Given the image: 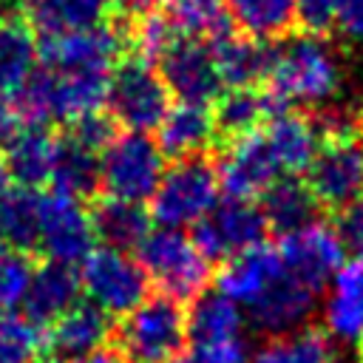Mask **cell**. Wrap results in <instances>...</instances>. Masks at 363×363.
<instances>
[{"label": "cell", "mask_w": 363, "mask_h": 363, "mask_svg": "<svg viewBox=\"0 0 363 363\" xmlns=\"http://www.w3.org/2000/svg\"><path fill=\"white\" fill-rule=\"evenodd\" d=\"M94 221V235L102 238L105 247L128 252L130 247L139 250V244L150 235V216L142 204L119 201V199H105L94 207L91 213Z\"/></svg>", "instance_id": "cell-27"}, {"label": "cell", "mask_w": 363, "mask_h": 363, "mask_svg": "<svg viewBox=\"0 0 363 363\" xmlns=\"http://www.w3.org/2000/svg\"><path fill=\"white\" fill-rule=\"evenodd\" d=\"M0 224H3V235L6 244L23 250V247H34L37 241V193L31 190H6L0 196Z\"/></svg>", "instance_id": "cell-36"}, {"label": "cell", "mask_w": 363, "mask_h": 363, "mask_svg": "<svg viewBox=\"0 0 363 363\" xmlns=\"http://www.w3.org/2000/svg\"><path fill=\"white\" fill-rule=\"evenodd\" d=\"M94 221L79 199L65 193L37 196V247L57 264H79L94 252Z\"/></svg>", "instance_id": "cell-10"}, {"label": "cell", "mask_w": 363, "mask_h": 363, "mask_svg": "<svg viewBox=\"0 0 363 363\" xmlns=\"http://www.w3.org/2000/svg\"><path fill=\"white\" fill-rule=\"evenodd\" d=\"M139 264L147 281H153L162 295L173 301L199 298L210 281V261L182 230H150V235L139 244Z\"/></svg>", "instance_id": "cell-4"}, {"label": "cell", "mask_w": 363, "mask_h": 363, "mask_svg": "<svg viewBox=\"0 0 363 363\" xmlns=\"http://www.w3.org/2000/svg\"><path fill=\"white\" fill-rule=\"evenodd\" d=\"M360 128H363V113H360Z\"/></svg>", "instance_id": "cell-49"}, {"label": "cell", "mask_w": 363, "mask_h": 363, "mask_svg": "<svg viewBox=\"0 0 363 363\" xmlns=\"http://www.w3.org/2000/svg\"><path fill=\"white\" fill-rule=\"evenodd\" d=\"M269 96L281 111L289 105H318L326 102L340 82V65L329 45L320 37L298 34L286 37L278 48H272L269 65Z\"/></svg>", "instance_id": "cell-1"}, {"label": "cell", "mask_w": 363, "mask_h": 363, "mask_svg": "<svg viewBox=\"0 0 363 363\" xmlns=\"http://www.w3.org/2000/svg\"><path fill=\"white\" fill-rule=\"evenodd\" d=\"M57 147L60 139L51 136L43 125H26L17 133V139L6 147L3 167L11 182H17L23 190H31L43 182H51Z\"/></svg>", "instance_id": "cell-23"}, {"label": "cell", "mask_w": 363, "mask_h": 363, "mask_svg": "<svg viewBox=\"0 0 363 363\" xmlns=\"http://www.w3.org/2000/svg\"><path fill=\"white\" fill-rule=\"evenodd\" d=\"M164 14L173 20L182 37H218L230 31L227 0H164Z\"/></svg>", "instance_id": "cell-33"}, {"label": "cell", "mask_w": 363, "mask_h": 363, "mask_svg": "<svg viewBox=\"0 0 363 363\" xmlns=\"http://www.w3.org/2000/svg\"><path fill=\"white\" fill-rule=\"evenodd\" d=\"M269 224L258 204L250 199H224L218 201L199 224L193 241L207 261H233L264 244Z\"/></svg>", "instance_id": "cell-11"}, {"label": "cell", "mask_w": 363, "mask_h": 363, "mask_svg": "<svg viewBox=\"0 0 363 363\" xmlns=\"http://www.w3.org/2000/svg\"><path fill=\"white\" fill-rule=\"evenodd\" d=\"M250 363H337V349L323 329L301 326L269 337L258 352H252Z\"/></svg>", "instance_id": "cell-30"}, {"label": "cell", "mask_w": 363, "mask_h": 363, "mask_svg": "<svg viewBox=\"0 0 363 363\" xmlns=\"http://www.w3.org/2000/svg\"><path fill=\"white\" fill-rule=\"evenodd\" d=\"M108 332H111V323L105 312H99L91 303H77L60 320H54L45 337V349L51 357H57V363H74L102 349V343L108 340Z\"/></svg>", "instance_id": "cell-19"}, {"label": "cell", "mask_w": 363, "mask_h": 363, "mask_svg": "<svg viewBox=\"0 0 363 363\" xmlns=\"http://www.w3.org/2000/svg\"><path fill=\"white\" fill-rule=\"evenodd\" d=\"M221 85L230 88H255L261 79L269 77L272 65V48L261 40H252L247 34H238L235 28L207 40Z\"/></svg>", "instance_id": "cell-18"}, {"label": "cell", "mask_w": 363, "mask_h": 363, "mask_svg": "<svg viewBox=\"0 0 363 363\" xmlns=\"http://www.w3.org/2000/svg\"><path fill=\"white\" fill-rule=\"evenodd\" d=\"M79 272L71 264H57L48 261L45 267L34 269L28 295H26V318H31L37 326L40 323H54L60 320L68 309L77 306L79 298Z\"/></svg>", "instance_id": "cell-21"}, {"label": "cell", "mask_w": 363, "mask_h": 363, "mask_svg": "<svg viewBox=\"0 0 363 363\" xmlns=\"http://www.w3.org/2000/svg\"><path fill=\"white\" fill-rule=\"evenodd\" d=\"M346 0H295V20L301 34H312V37H323L332 31V26H337L340 20V9Z\"/></svg>", "instance_id": "cell-39"}, {"label": "cell", "mask_w": 363, "mask_h": 363, "mask_svg": "<svg viewBox=\"0 0 363 363\" xmlns=\"http://www.w3.org/2000/svg\"><path fill=\"white\" fill-rule=\"evenodd\" d=\"M343 252L346 247L335 227L320 221L281 235L278 244V255L286 272L312 292H320L335 278V272L343 267Z\"/></svg>", "instance_id": "cell-12"}, {"label": "cell", "mask_w": 363, "mask_h": 363, "mask_svg": "<svg viewBox=\"0 0 363 363\" xmlns=\"http://www.w3.org/2000/svg\"><path fill=\"white\" fill-rule=\"evenodd\" d=\"M286 272L278 247H255L224 264L218 272V292L230 298L235 306L250 309L281 275Z\"/></svg>", "instance_id": "cell-17"}, {"label": "cell", "mask_w": 363, "mask_h": 363, "mask_svg": "<svg viewBox=\"0 0 363 363\" xmlns=\"http://www.w3.org/2000/svg\"><path fill=\"white\" fill-rule=\"evenodd\" d=\"M360 354H363V340H360Z\"/></svg>", "instance_id": "cell-48"}, {"label": "cell", "mask_w": 363, "mask_h": 363, "mask_svg": "<svg viewBox=\"0 0 363 363\" xmlns=\"http://www.w3.org/2000/svg\"><path fill=\"white\" fill-rule=\"evenodd\" d=\"M244 335V312L221 292H201L187 315L190 343H216Z\"/></svg>", "instance_id": "cell-31"}, {"label": "cell", "mask_w": 363, "mask_h": 363, "mask_svg": "<svg viewBox=\"0 0 363 363\" xmlns=\"http://www.w3.org/2000/svg\"><path fill=\"white\" fill-rule=\"evenodd\" d=\"M264 136H267V142H269V147L281 164V173H286V176L306 173L320 142H323L318 128H315V119L303 116V113H292V111L275 113L267 122Z\"/></svg>", "instance_id": "cell-22"}, {"label": "cell", "mask_w": 363, "mask_h": 363, "mask_svg": "<svg viewBox=\"0 0 363 363\" xmlns=\"http://www.w3.org/2000/svg\"><path fill=\"white\" fill-rule=\"evenodd\" d=\"M275 113H281V108L275 105V99L267 91H255V88H230L213 111L216 119V130L218 136L227 139H238L247 133H255L261 122L272 119Z\"/></svg>", "instance_id": "cell-26"}, {"label": "cell", "mask_w": 363, "mask_h": 363, "mask_svg": "<svg viewBox=\"0 0 363 363\" xmlns=\"http://www.w3.org/2000/svg\"><path fill=\"white\" fill-rule=\"evenodd\" d=\"M102 11L105 0H23L26 23L43 37L99 26Z\"/></svg>", "instance_id": "cell-25"}, {"label": "cell", "mask_w": 363, "mask_h": 363, "mask_svg": "<svg viewBox=\"0 0 363 363\" xmlns=\"http://www.w3.org/2000/svg\"><path fill=\"white\" fill-rule=\"evenodd\" d=\"M128 43L133 45V57L150 62V60H159L182 34L179 28L173 26V20L164 14V11H136L128 23Z\"/></svg>", "instance_id": "cell-35"}, {"label": "cell", "mask_w": 363, "mask_h": 363, "mask_svg": "<svg viewBox=\"0 0 363 363\" xmlns=\"http://www.w3.org/2000/svg\"><path fill=\"white\" fill-rule=\"evenodd\" d=\"M45 352V335L31 318L0 312V363H43Z\"/></svg>", "instance_id": "cell-34"}, {"label": "cell", "mask_w": 363, "mask_h": 363, "mask_svg": "<svg viewBox=\"0 0 363 363\" xmlns=\"http://www.w3.org/2000/svg\"><path fill=\"white\" fill-rule=\"evenodd\" d=\"M156 130H159V139H156L159 150L176 162L201 156V150H207L218 136L213 111L207 105H193V102L170 105V111L164 113Z\"/></svg>", "instance_id": "cell-20"}, {"label": "cell", "mask_w": 363, "mask_h": 363, "mask_svg": "<svg viewBox=\"0 0 363 363\" xmlns=\"http://www.w3.org/2000/svg\"><path fill=\"white\" fill-rule=\"evenodd\" d=\"M261 213L272 230L286 235L292 230H301L318 221V201L303 182H298L295 176H286V179H278L264 193Z\"/></svg>", "instance_id": "cell-28"}, {"label": "cell", "mask_w": 363, "mask_h": 363, "mask_svg": "<svg viewBox=\"0 0 363 363\" xmlns=\"http://www.w3.org/2000/svg\"><path fill=\"white\" fill-rule=\"evenodd\" d=\"M88 303L105 315H128L147 298V275L136 258L122 250L99 247L82 261L79 272Z\"/></svg>", "instance_id": "cell-7"}, {"label": "cell", "mask_w": 363, "mask_h": 363, "mask_svg": "<svg viewBox=\"0 0 363 363\" xmlns=\"http://www.w3.org/2000/svg\"><path fill=\"white\" fill-rule=\"evenodd\" d=\"M99 156L102 153L85 147L74 136L60 139L54 170H51L54 190L65 193V196H74V199L91 196L99 187Z\"/></svg>", "instance_id": "cell-32"}, {"label": "cell", "mask_w": 363, "mask_h": 363, "mask_svg": "<svg viewBox=\"0 0 363 363\" xmlns=\"http://www.w3.org/2000/svg\"><path fill=\"white\" fill-rule=\"evenodd\" d=\"M318 292L306 289L303 284H298L289 272H284L250 309V320L267 332V335H286V332H295L301 329L309 315L315 312V298Z\"/></svg>", "instance_id": "cell-16"}, {"label": "cell", "mask_w": 363, "mask_h": 363, "mask_svg": "<svg viewBox=\"0 0 363 363\" xmlns=\"http://www.w3.org/2000/svg\"><path fill=\"white\" fill-rule=\"evenodd\" d=\"M306 187L315 201L332 210H346L363 199V136L360 130L323 139L309 170Z\"/></svg>", "instance_id": "cell-8"}, {"label": "cell", "mask_w": 363, "mask_h": 363, "mask_svg": "<svg viewBox=\"0 0 363 363\" xmlns=\"http://www.w3.org/2000/svg\"><path fill=\"white\" fill-rule=\"evenodd\" d=\"M68 136H74L85 147L102 153L111 145V139H113V119L108 113H102V111L99 113H91V116H82L79 122L71 125V133Z\"/></svg>", "instance_id": "cell-40"}, {"label": "cell", "mask_w": 363, "mask_h": 363, "mask_svg": "<svg viewBox=\"0 0 363 363\" xmlns=\"http://www.w3.org/2000/svg\"><path fill=\"white\" fill-rule=\"evenodd\" d=\"M128 45V31L119 26V20L99 23L82 31L54 34L43 37L37 43L40 60L45 62V71L54 74H111V65L119 60L122 48Z\"/></svg>", "instance_id": "cell-9"}, {"label": "cell", "mask_w": 363, "mask_h": 363, "mask_svg": "<svg viewBox=\"0 0 363 363\" xmlns=\"http://www.w3.org/2000/svg\"><path fill=\"white\" fill-rule=\"evenodd\" d=\"M34 269L37 267L26 250L17 247L0 250V312H11L14 306L26 303Z\"/></svg>", "instance_id": "cell-37"}, {"label": "cell", "mask_w": 363, "mask_h": 363, "mask_svg": "<svg viewBox=\"0 0 363 363\" xmlns=\"http://www.w3.org/2000/svg\"><path fill=\"white\" fill-rule=\"evenodd\" d=\"M335 233L340 235L343 247L354 250L357 255H363V199L349 204L346 210H340V218L335 224Z\"/></svg>", "instance_id": "cell-41"}, {"label": "cell", "mask_w": 363, "mask_h": 363, "mask_svg": "<svg viewBox=\"0 0 363 363\" xmlns=\"http://www.w3.org/2000/svg\"><path fill=\"white\" fill-rule=\"evenodd\" d=\"M26 125H28V122H26V116H23V111H20V105H17V99L0 96V147H3V150L17 139V133H20Z\"/></svg>", "instance_id": "cell-42"}, {"label": "cell", "mask_w": 363, "mask_h": 363, "mask_svg": "<svg viewBox=\"0 0 363 363\" xmlns=\"http://www.w3.org/2000/svg\"><path fill=\"white\" fill-rule=\"evenodd\" d=\"M159 77L164 88L182 102L210 105L221 94V77L213 51L196 37H179L159 57Z\"/></svg>", "instance_id": "cell-13"}, {"label": "cell", "mask_w": 363, "mask_h": 363, "mask_svg": "<svg viewBox=\"0 0 363 363\" xmlns=\"http://www.w3.org/2000/svg\"><path fill=\"white\" fill-rule=\"evenodd\" d=\"M37 40L23 14L0 17V96H17L37 74Z\"/></svg>", "instance_id": "cell-24"}, {"label": "cell", "mask_w": 363, "mask_h": 363, "mask_svg": "<svg viewBox=\"0 0 363 363\" xmlns=\"http://www.w3.org/2000/svg\"><path fill=\"white\" fill-rule=\"evenodd\" d=\"M9 182H11V179H9V173H6V167H3V162H0V196L9 190Z\"/></svg>", "instance_id": "cell-46"}, {"label": "cell", "mask_w": 363, "mask_h": 363, "mask_svg": "<svg viewBox=\"0 0 363 363\" xmlns=\"http://www.w3.org/2000/svg\"><path fill=\"white\" fill-rule=\"evenodd\" d=\"M116 337L130 363H173L187 340V315L179 301L150 295L122 318Z\"/></svg>", "instance_id": "cell-3"}, {"label": "cell", "mask_w": 363, "mask_h": 363, "mask_svg": "<svg viewBox=\"0 0 363 363\" xmlns=\"http://www.w3.org/2000/svg\"><path fill=\"white\" fill-rule=\"evenodd\" d=\"M105 105L113 122L125 125L130 133H147L159 128L170 111V91L150 62L128 57L111 71Z\"/></svg>", "instance_id": "cell-6"}, {"label": "cell", "mask_w": 363, "mask_h": 363, "mask_svg": "<svg viewBox=\"0 0 363 363\" xmlns=\"http://www.w3.org/2000/svg\"><path fill=\"white\" fill-rule=\"evenodd\" d=\"M323 326L332 340L360 343L363 340V255L343 261L329 281L323 303Z\"/></svg>", "instance_id": "cell-15"}, {"label": "cell", "mask_w": 363, "mask_h": 363, "mask_svg": "<svg viewBox=\"0 0 363 363\" xmlns=\"http://www.w3.org/2000/svg\"><path fill=\"white\" fill-rule=\"evenodd\" d=\"M247 337H230L216 343H190L184 354H179L173 363H250Z\"/></svg>", "instance_id": "cell-38"}, {"label": "cell", "mask_w": 363, "mask_h": 363, "mask_svg": "<svg viewBox=\"0 0 363 363\" xmlns=\"http://www.w3.org/2000/svg\"><path fill=\"white\" fill-rule=\"evenodd\" d=\"M164 176V153L147 133H122L99 156V187L108 199L145 204Z\"/></svg>", "instance_id": "cell-5"}, {"label": "cell", "mask_w": 363, "mask_h": 363, "mask_svg": "<svg viewBox=\"0 0 363 363\" xmlns=\"http://www.w3.org/2000/svg\"><path fill=\"white\" fill-rule=\"evenodd\" d=\"M74 363H125L122 360V354L119 352H113V349H96V352H91V354H85V357H79V360H74Z\"/></svg>", "instance_id": "cell-44"}, {"label": "cell", "mask_w": 363, "mask_h": 363, "mask_svg": "<svg viewBox=\"0 0 363 363\" xmlns=\"http://www.w3.org/2000/svg\"><path fill=\"white\" fill-rule=\"evenodd\" d=\"M337 26H340L349 37L363 40V0H346L343 9H340Z\"/></svg>", "instance_id": "cell-43"}, {"label": "cell", "mask_w": 363, "mask_h": 363, "mask_svg": "<svg viewBox=\"0 0 363 363\" xmlns=\"http://www.w3.org/2000/svg\"><path fill=\"white\" fill-rule=\"evenodd\" d=\"M125 3H128L133 11H150V9H153L159 0H125Z\"/></svg>", "instance_id": "cell-45"}, {"label": "cell", "mask_w": 363, "mask_h": 363, "mask_svg": "<svg viewBox=\"0 0 363 363\" xmlns=\"http://www.w3.org/2000/svg\"><path fill=\"white\" fill-rule=\"evenodd\" d=\"M218 170L210 159H179L164 167V176L150 199V218L167 230L196 227L218 204Z\"/></svg>", "instance_id": "cell-2"}, {"label": "cell", "mask_w": 363, "mask_h": 363, "mask_svg": "<svg viewBox=\"0 0 363 363\" xmlns=\"http://www.w3.org/2000/svg\"><path fill=\"white\" fill-rule=\"evenodd\" d=\"M218 184L230 199H255L264 196L281 176V164L264 136V130L230 139L218 162Z\"/></svg>", "instance_id": "cell-14"}, {"label": "cell", "mask_w": 363, "mask_h": 363, "mask_svg": "<svg viewBox=\"0 0 363 363\" xmlns=\"http://www.w3.org/2000/svg\"><path fill=\"white\" fill-rule=\"evenodd\" d=\"M3 244H6V235H3V224H0V250H3Z\"/></svg>", "instance_id": "cell-47"}, {"label": "cell", "mask_w": 363, "mask_h": 363, "mask_svg": "<svg viewBox=\"0 0 363 363\" xmlns=\"http://www.w3.org/2000/svg\"><path fill=\"white\" fill-rule=\"evenodd\" d=\"M227 14L235 28L252 40H286L295 20V0H227Z\"/></svg>", "instance_id": "cell-29"}]
</instances>
